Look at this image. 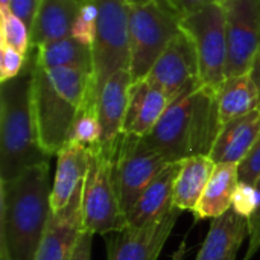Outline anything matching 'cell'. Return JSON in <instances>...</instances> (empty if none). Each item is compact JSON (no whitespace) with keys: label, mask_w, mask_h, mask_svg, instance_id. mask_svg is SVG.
Segmentation results:
<instances>
[{"label":"cell","mask_w":260,"mask_h":260,"mask_svg":"<svg viewBox=\"0 0 260 260\" xmlns=\"http://www.w3.org/2000/svg\"><path fill=\"white\" fill-rule=\"evenodd\" d=\"M50 193L49 161L0 181V254L8 260H35L52 215Z\"/></svg>","instance_id":"cell-1"},{"label":"cell","mask_w":260,"mask_h":260,"mask_svg":"<svg viewBox=\"0 0 260 260\" xmlns=\"http://www.w3.org/2000/svg\"><path fill=\"white\" fill-rule=\"evenodd\" d=\"M216 91L197 82L171 102L154 129L143 137L168 163L210 155L222 128Z\"/></svg>","instance_id":"cell-2"},{"label":"cell","mask_w":260,"mask_h":260,"mask_svg":"<svg viewBox=\"0 0 260 260\" xmlns=\"http://www.w3.org/2000/svg\"><path fill=\"white\" fill-rule=\"evenodd\" d=\"M38 139L32 108V59L23 73L0 87V181L49 161Z\"/></svg>","instance_id":"cell-3"},{"label":"cell","mask_w":260,"mask_h":260,"mask_svg":"<svg viewBox=\"0 0 260 260\" xmlns=\"http://www.w3.org/2000/svg\"><path fill=\"white\" fill-rule=\"evenodd\" d=\"M181 11L172 0H149L129 8V73L133 82L145 79L154 62L180 34Z\"/></svg>","instance_id":"cell-4"},{"label":"cell","mask_w":260,"mask_h":260,"mask_svg":"<svg viewBox=\"0 0 260 260\" xmlns=\"http://www.w3.org/2000/svg\"><path fill=\"white\" fill-rule=\"evenodd\" d=\"M180 29L192 41L200 66V82L218 93L225 81L227 23L224 5L216 2L183 15Z\"/></svg>","instance_id":"cell-5"},{"label":"cell","mask_w":260,"mask_h":260,"mask_svg":"<svg viewBox=\"0 0 260 260\" xmlns=\"http://www.w3.org/2000/svg\"><path fill=\"white\" fill-rule=\"evenodd\" d=\"M81 209L82 229L93 235H111L128 227L116 189L113 157L101 151L91 154L82 184Z\"/></svg>","instance_id":"cell-6"},{"label":"cell","mask_w":260,"mask_h":260,"mask_svg":"<svg viewBox=\"0 0 260 260\" xmlns=\"http://www.w3.org/2000/svg\"><path fill=\"white\" fill-rule=\"evenodd\" d=\"M99 9L93 50L94 82L99 90L119 70H129V8L128 0H94Z\"/></svg>","instance_id":"cell-7"},{"label":"cell","mask_w":260,"mask_h":260,"mask_svg":"<svg viewBox=\"0 0 260 260\" xmlns=\"http://www.w3.org/2000/svg\"><path fill=\"white\" fill-rule=\"evenodd\" d=\"M32 59V108L38 139L47 155H56L69 142L72 125L79 108L62 96L47 78V73Z\"/></svg>","instance_id":"cell-8"},{"label":"cell","mask_w":260,"mask_h":260,"mask_svg":"<svg viewBox=\"0 0 260 260\" xmlns=\"http://www.w3.org/2000/svg\"><path fill=\"white\" fill-rule=\"evenodd\" d=\"M113 165L119 201L128 215L148 184L171 163L148 146L143 137L122 134Z\"/></svg>","instance_id":"cell-9"},{"label":"cell","mask_w":260,"mask_h":260,"mask_svg":"<svg viewBox=\"0 0 260 260\" xmlns=\"http://www.w3.org/2000/svg\"><path fill=\"white\" fill-rule=\"evenodd\" d=\"M225 78L251 72L260 43V0H225Z\"/></svg>","instance_id":"cell-10"},{"label":"cell","mask_w":260,"mask_h":260,"mask_svg":"<svg viewBox=\"0 0 260 260\" xmlns=\"http://www.w3.org/2000/svg\"><path fill=\"white\" fill-rule=\"evenodd\" d=\"M146 79L163 90L171 101L177 99L190 85L200 82L197 50L189 37L180 30L154 62Z\"/></svg>","instance_id":"cell-11"},{"label":"cell","mask_w":260,"mask_h":260,"mask_svg":"<svg viewBox=\"0 0 260 260\" xmlns=\"http://www.w3.org/2000/svg\"><path fill=\"white\" fill-rule=\"evenodd\" d=\"M181 210L174 207L165 218L145 227H126L107 239L108 260H157Z\"/></svg>","instance_id":"cell-12"},{"label":"cell","mask_w":260,"mask_h":260,"mask_svg":"<svg viewBox=\"0 0 260 260\" xmlns=\"http://www.w3.org/2000/svg\"><path fill=\"white\" fill-rule=\"evenodd\" d=\"M131 84V73L128 69H123L111 75L98 94V114L102 126V142L99 151L113 158L123 134L122 128Z\"/></svg>","instance_id":"cell-13"},{"label":"cell","mask_w":260,"mask_h":260,"mask_svg":"<svg viewBox=\"0 0 260 260\" xmlns=\"http://www.w3.org/2000/svg\"><path fill=\"white\" fill-rule=\"evenodd\" d=\"M84 184V183H82ZM82 186L66 209L52 213L35 260H72L82 230Z\"/></svg>","instance_id":"cell-14"},{"label":"cell","mask_w":260,"mask_h":260,"mask_svg":"<svg viewBox=\"0 0 260 260\" xmlns=\"http://www.w3.org/2000/svg\"><path fill=\"white\" fill-rule=\"evenodd\" d=\"M171 102L169 96L152 85L146 78L133 82L128 93V107L122 133L146 137L158 123Z\"/></svg>","instance_id":"cell-15"},{"label":"cell","mask_w":260,"mask_h":260,"mask_svg":"<svg viewBox=\"0 0 260 260\" xmlns=\"http://www.w3.org/2000/svg\"><path fill=\"white\" fill-rule=\"evenodd\" d=\"M180 163L168 165L142 192L136 206L126 215L128 227L139 229L165 218L174 209V186Z\"/></svg>","instance_id":"cell-16"},{"label":"cell","mask_w":260,"mask_h":260,"mask_svg":"<svg viewBox=\"0 0 260 260\" xmlns=\"http://www.w3.org/2000/svg\"><path fill=\"white\" fill-rule=\"evenodd\" d=\"M90 161L91 152L72 143H67L56 154V171L50 193L52 213H58L69 206L87 177Z\"/></svg>","instance_id":"cell-17"},{"label":"cell","mask_w":260,"mask_h":260,"mask_svg":"<svg viewBox=\"0 0 260 260\" xmlns=\"http://www.w3.org/2000/svg\"><path fill=\"white\" fill-rule=\"evenodd\" d=\"M260 136V108L224 125L212 148L210 158L219 163L241 165Z\"/></svg>","instance_id":"cell-18"},{"label":"cell","mask_w":260,"mask_h":260,"mask_svg":"<svg viewBox=\"0 0 260 260\" xmlns=\"http://www.w3.org/2000/svg\"><path fill=\"white\" fill-rule=\"evenodd\" d=\"M247 236L248 219L230 209L213 218L197 260H235Z\"/></svg>","instance_id":"cell-19"},{"label":"cell","mask_w":260,"mask_h":260,"mask_svg":"<svg viewBox=\"0 0 260 260\" xmlns=\"http://www.w3.org/2000/svg\"><path fill=\"white\" fill-rule=\"evenodd\" d=\"M79 8V0H38L30 26L32 49L44 43L72 37V27Z\"/></svg>","instance_id":"cell-20"},{"label":"cell","mask_w":260,"mask_h":260,"mask_svg":"<svg viewBox=\"0 0 260 260\" xmlns=\"http://www.w3.org/2000/svg\"><path fill=\"white\" fill-rule=\"evenodd\" d=\"M239 184V165H216L212 178L204 189L201 200L192 212L197 219L216 218L233 206V197Z\"/></svg>","instance_id":"cell-21"},{"label":"cell","mask_w":260,"mask_h":260,"mask_svg":"<svg viewBox=\"0 0 260 260\" xmlns=\"http://www.w3.org/2000/svg\"><path fill=\"white\" fill-rule=\"evenodd\" d=\"M216 163L209 155H195L181 161L174 186V207L193 212L207 187Z\"/></svg>","instance_id":"cell-22"},{"label":"cell","mask_w":260,"mask_h":260,"mask_svg":"<svg viewBox=\"0 0 260 260\" xmlns=\"http://www.w3.org/2000/svg\"><path fill=\"white\" fill-rule=\"evenodd\" d=\"M216 98L222 126L260 108V91L250 73L225 78Z\"/></svg>","instance_id":"cell-23"},{"label":"cell","mask_w":260,"mask_h":260,"mask_svg":"<svg viewBox=\"0 0 260 260\" xmlns=\"http://www.w3.org/2000/svg\"><path fill=\"white\" fill-rule=\"evenodd\" d=\"M32 58L43 69L75 67L94 73L91 47L81 44L73 37L44 43L38 47H34Z\"/></svg>","instance_id":"cell-24"},{"label":"cell","mask_w":260,"mask_h":260,"mask_svg":"<svg viewBox=\"0 0 260 260\" xmlns=\"http://www.w3.org/2000/svg\"><path fill=\"white\" fill-rule=\"evenodd\" d=\"M101 142L102 126L98 114V98H90L85 105L78 111L67 143L76 145L94 154L101 149Z\"/></svg>","instance_id":"cell-25"},{"label":"cell","mask_w":260,"mask_h":260,"mask_svg":"<svg viewBox=\"0 0 260 260\" xmlns=\"http://www.w3.org/2000/svg\"><path fill=\"white\" fill-rule=\"evenodd\" d=\"M0 44L15 49L26 56L32 50L29 26L9 6H0Z\"/></svg>","instance_id":"cell-26"},{"label":"cell","mask_w":260,"mask_h":260,"mask_svg":"<svg viewBox=\"0 0 260 260\" xmlns=\"http://www.w3.org/2000/svg\"><path fill=\"white\" fill-rule=\"evenodd\" d=\"M99 9L94 0H84L81 3L78 17L72 27V37L84 46L93 47L98 34Z\"/></svg>","instance_id":"cell-27"},{"label":"cell","mask_w":260,"mask_h":260,"mask_svg":"<svg viewBox=\"0 0 260 260\" xmlns=\"http://www.w3.org/2000/svg\"><path fill=\"white\" fill-rule=\"evenodd\" d=\"M260 206V192L256 184L239 181L235 197H233V206L232 209L239 213L241 216L250 219L259 209Z\"/></svg>","instance_id":"cell-28"},{"label":"cell","mask_w":260,"mask_h":260,"mask_svg":"<svg viewBox=\"0 0 260 260\" xmlns=\"http://www.w3.org/2000/svg\"><path fill=\"white\" fill-rule=\"evenodd\" d=\"M0 84L11 81L23 73L27 66L29 56L20 53L15 49L0 44Z\"/></svg>","instance_id":"cell-29"},{"label":"cell","mask_w":260,"mask_h":260,"mask_svg":"<svg viewBox=\"0 0 260 260\" xmlns=\"http://www.w3.org/2000/svg\"><path fill=\"white\" fill-rule=\"evenodd\" d=\"M260 177V136L248 154V157L239 165V181L256 184Z\"/></svg>","instance_id":"cell-30"},{"label":"cell","mask_w":260,"mask_h":260,"mask_svg":"<svg viewBox=\"0 0 260 260\" xmlns=\"http://www.w3.org/2000/svg\"><path fill=\"white\" fill-rule=\"evenodd\" d=\"M256 187L260 192V177L256 183ZM248 229H250V242H248V250L245 253L244 260H251V257L260 250V206L257 212L248 219Z\"/></svg>","instance_id":"cell-31"},{"label":"cell","mask_w":260,"mask_h":260,"mask_svg":"<svg viewBox=\"0 0 260 260\" xmlns=\"http://www.w3.org/2000/svg\"><path fill=\"white\" fill-rule=\"evenodd\" d=\"M37 5H38V0H9L11 11L15 15H18L29 26V29L32 26V21H34Z\"/></svg>","instance_id":"cell-32"},{"label":"cell","mask_w":260,"mask_h":260,"mask_svg":"<svg viewBox=\"0 0 260 260\" xmlns=\"http://www.w3.org/2000/svg\"><path fill=\"white\" fill-rule=\"evenodd\" d=\"M93 233L87 232V230H81L76 247H75V253L72 260H91V245H93Z\"/></svg>","instance_id":"cell-33"},{"label":"cell","mask_w":260,"mask_h":260,"mask_svg":"<svg viewBox=\"0 0 260 260\" xmlns=\"http://www.w3.org/2000/svg\"><path fill=\"white\" fill-rule=\"evenodd\" d=\"M172 2L177 5V8L181 11V14L186 15V14H190V12H193L203 6H207L210 3H216L219 0H172Z\"/></svg>","instance_id":"cell-34"},{"label":"cell","mask_w":260,"mask_h":260,"mask_svg":"<svg viewBox=\"0 0 260 260\" xmlns=\"http://www.w3.org/2000/svg\"><path fill=\"white\" fill-rule=\"evenodd\" d=\"M253 81L256 82L257 88L260 91V43L259 49H257V53H256V58H254V62H253V67H251V72H250Z\"/></svg>","instance_id":"cell-35"},{"label":"cell","mask_w":260,"mask_h":260,"mask_svg":"<svg viewBox=\"0 0 260 260\" xmlns=\"http://www.w3.org/2000/svg\"><path fill=\"white\" fill-rule=\"evenodd\" d=\"M146 2H149V0H128L129 5H142V3H146Z\"/></svg>","instance_id":"cell-36"},{"label":"cell","mask_w":260,"mask_h":260,"mask_svg":"<svg viewBox=\"0 0 260 260\" xmlns=\"http://www.w3.org/2000/svg\"><path fill=\"white\" fill-rule=\"evenodd\" d=\"M0 6H9V0H0Z\"/></svg>","instance_id":"cell-37"},{"label":"cell","mask_w":260,"mask_h":260,"mask_svg":"<svg viewBox=\"0 0 260 260\" xmlns=\"http://www.w3.org/2000/svg\"><path fill=\"white\" fill-rule=\"evenodd\" d=\"M0 260H8V259H6V256H3V254H0Z\"/></svg>","instance_id":"cell-38"},{"label":"cell","mask_w":260,"mask_h":260,"mask_svg":"<svg viewBox=\"0 0 260 260\" xmlns=\"http://www.w3.org/2000/svg\"><path fill=\"white\" fill-rule=\"evenodd\" d=\"M219 2H221V3H224V2H225V0H219Z\"/></svg>","instance_id":"cell-39"},{"label":"cell","mask_w":260,"mask_h":260,"mask_svg":"<svg viewBox=\"0 0 260 260\" xmlns=\"http://www.w3.org/2000/svg\"><path fill=\"white\" fill-rule=\"evenodd\" d=\"M79 2H81V3H82V2H84V0H79Z\"/></svg>","instance_id":"cell-40"}]
</instances>
